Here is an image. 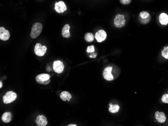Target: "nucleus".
I'll return each mask as SVG.
<instances>
[{
    "mask_svg": "<svg viewBox=\"0 0 168 126\" xmlns=\"http://www.w3.org/2000/svg\"><path fill=\"white\" fill-rule=\"evenodd\" d=\"M155 118L157 120L158 122L164 123L166 120V117L163 112H159L157 111L155 113Z\"/></svg>",
    "mask_w": 168,
    "mask_h": 126,
    "instance_id": "obj_13",
    "label": "nucleus"
},
{
    "mask_svg": "<svg viewBox=\"0 0 168 126\" xmlns=\"http://www.w3.org/2000/svg\"><path fill=\"white\" fill-rule=\"evenodd\" d=\"M112 70V67H107L104 70L103 72V77L108 81H111L112 80H113V76L111 74Z\"/></svg>",
    "mask_w": 168,
    "mask_h": 126,
    "instance_id": "obj_9",
    "label": "nucleus"
},
{
    "mask_svg": "<svg viewBox=\"0 0 168 126\" xmlns=\"http://www.w3.org/2000/svg\"><path fill=\"white\" fill-rule=\"evenodd\" d=\"M95 51L94 46L93 45L92 46H89L87 47V52L88 53L94 52Z\"/></svg>",
    "mask_w": 168,
    "mask_h": 126,
    "instance_id": "obj_22",
    "label": "nucleus"
},
{
    "mask_svg": "<svg viewBox=\"0 0 168 126\" xmlns=\"http://www.w3.org/2000/svg\"><path fill=\"white\" fill-rule=\"evenodd\" d=\"M70 26L68 24H66L64 25L62 28V34L63 37L66 38H68L71 37V34L70 32Z\"/></svg>",
    "mask_w": 168,
    "mask_h": 126,
    "instance_id": "obj_14",
    "label": "nucleus"
},
{
    "mask_svg": "<svg viewBox=\"0 0 168 126\" xmlns=\"http://www.w3.org/2000/svg\"><path fill=\"white\" fill-rule=\"evenodd\" d=\"M159 21L162 25H167L168 24V16L164 13L160 14L159 16Z\"/></svg>",
    "mask_w": 168,
    "mask_h": 126,
    "instance_id": "obj_15",
    "label": "nucleus"
},
{
    "mask_svg": "<svg viewBox=\"0 0 168 126\" xmlns=\"http://www.w3.org/2000/svg\"><path fill=\"white\" fill-rule=\"evenodd\" d=\"M64 65L60 60H57L53 62V68L55 72L57 74H61L64 70Z\"/></svg>",
    "mask_w": 168,
    "mask_h": 126,
    "instance_id": "obj_7",
    "label": "nucleus"
},
{
    "mask_svg": "<svg viewBox=\"0 0 168 126\" xmlns=\"http://www.w3.org/2000/svg\"><path fill=\"white\" fill-rule=\"evenodd\" d=\"M10 34L8 30L1 27L0 28V39L3 41H7L10 38Z\"/></svg>",
    "mask_w": 168,
    "mask_h": 126,
    "instance_id": "obj_11",
    "label": "nucleus"
},
{
    "mask_svg": "<svg viewBox=\"0 0 168 126\" xmlns=\"http://www.w3.org/2000/svg\"><path fill=\"white\" fill-rule=\"evenodd\" d=\"M162 101L164 103L168 104V94H165L162 97Z\"/></svg>",
    "mask_w": 168,
    "mask_h": 126,
    "instance_id": "obj_21",
    "label": "nucleus"
},
{
    "mask_svg": "<svg viewBox=\"0 0 168 126\" xmlns=\"http://www.w3.org/2000/svg\"><path fill=\"white\" fill-rule=\"evenodd\" d=\"M35 123L38 126H46L47 124L46 118L44 115H39L36 118Z\"/></svg>",
    "mask_w": 168,
    "mask_h": 126,
    "instance_id": "obj_12",
    "label": "nucleus"
},
{
    "mask_svg": "<svg viewBox=\"0 0 168 126\" xmlns=\"http://www.w3.org/2000/svg\"><path fill=\"white\" fill-rule=\"evenodd\" d=\"M2 86H3V83H2V81H0V88L1 89L2 87Z\"/></svg>",
    "mask_w": 168,
    "mask_h": 126,
    "instance_id": "obj_24",
    "label": "nucleus"
},
{
    "mask_svg": "<svg viewBox=\"0 0 168 126\" xmlns=\"http://www.w3.org/2000/svg\"><path fill=\"white\" fill-rule=\"evenodd\" d=\"M109 111L110 112L112 113H116L119 111L120 107L118 105H113L112 104H109Z\"/></svg>",
    "mask_w": 168,
    "mask_h": 126,
    "instance_id": "obj_18",
    "label": "nucleus"
},
{
    "mask_svg": "<svg viewBox=\"0 0 168 126\" xmlns=\"http://www.w3.org/2000/svg\"><path fill=\"white\" fill-rule=\"evenodd\" d=\"M114 24L117 28H122L125 24L124 16L118 14L115 16L114 20Z\"/></svg>",
    "mask_w": 168,
    "mask_h": 126,
    "instance_id": "obj_4",
    "label": "nucleus"
},
{
    "mask_svg": "<svg viewBox=\"0 0 168 126\" xmlns=\"http://www.w3.org/2000/svg\"><path fill=\"white\" fill-rule=\"evenodd\" d=\"M95 37L98 42H101L106 39L107 34L106 32L103 30H99L95 34Z\"/></svg>",
    "mask_w": 168,
    "mask_h": 126,
    "instance_id": "obj_10",
    "label": "nucleus"
},
{
    "mask_svg": "<svg viewBox=\"0 0 168 126\" xmlns=\"http://www.w3.org/2000/svg\"><path fill=\"white\" fill-rule=\"evenodd\" d=\"M85 39L87 42H91L94 39V36L91 33H87L85 34Z\"/></svg>",
    "mask_w": 168,
    "mask_h": 126,
    "instance_id": "obj_19",
    "label": "nucleus"
},
{
    "mask_svg": "<svg viewBox=\"0 0 168 126\" xmlns=\"http://www.w3.org/2000/svg\"><path fill=\"white\" fill-rule=\"evenodd\" d=\"M2 120L4 123H8L10 122L12 120L11 113L10 112H5L2 116Z\"/></svg>",
    "mask_w": 168,
    "mask_h": 126,
    "instance_id": "obj_17",
    "label": "nucleus"
},
{
    "mask_svg": "<svg viewBox=\"0 0 168 126\" xmlns=\"http://www.w3.org/2000/svg\"><path fill=\"white\" fill-rule=\"evenodd\" d=\"M55 9L57 13H62L66 11L67 8L64 2L63 1H59V2L55 3Z\"/></svg>",
    "mask_w": 168,
    "mask_h": 126,
    "instance_id": "obj_8",
    "label": "nucleus"
},
{
    "mask_svg": "<svg viewBox=\"0 0 168 126\" xmlns=\"http://www.w3.org/2000/svg\"><path fill=\"white\" fill-rule=\"evenodd\" d=\"M131 0H120V2L123 5H128L130 4Z\"/></svg>",
    "mask_w": 168,
    "mask_h": 126,
    "instance_id": "obj_23",
    "label": "nucleus"
},
{
    "mask_svg": "<svg viewBox=\"0 0 168 126\" xmlns=\"http://www.w3.org/2000/svg\"><path fill=\"white\" fill-rule=\"evenodd\" d=\"M68 126H77L76 124H69Z\"/></svg>",
    "mask_w": 168,
    "mask_h": 126,
    "instance_id": "obj_25",
    "label": "nucleus"
},
{
    "mask_svg": "<svg viewBox=\"0 0 168 126\" xmlns=\"http://www.w3.org/2000/svg\"><path fill=\"white\" fill-rule=\"evenodd\" d=\"M47 47L46 46H42L40 43L36 44L34 47V53L38 56H42L46 54Z\"/></svg>",
    "mask_w": 168,
    "mask_h": 126,
    "instance_id": "obj_5",
    "label": "nucleus"
},
{
    "mask_svg": "<svg viewBox=\"0 0 168 126\" xmlns=\"http://www.w3.org/2000/svg\"><path fill=\"white\" fill-rule=\"evenodd\" d=\"M17 98V94L15 92L10 91L7 92L3 97V101L4 104H8L11 103L15 101Z\"/></svg>",
    "mask_w": 168,
    "mask_h": 126,
    "instance_id": "obj_2",
    "label": "nucleus"
},
{
    "mask_svg": "<svg viewBox=\"0 0 168 126\" xmlns=\"http://www.w3.org/2000/svg\"><path fill=\"white\" fill-rule=\"evenodd\" d=\"M42 30V25L39 23H34L32 26L30 33L31 38L35 39L39 36Z\"/></svg>",
    "mask_w": 168,
    "mask_h": 126,
    "instance_id": "obj_1",
    "label": "nucleus"
},
{
    "mask_svg": "<svg viewBox=\"0 0 168 126\" xmlns=\"http://www.w3.org/2000/svg\"><path fill=\"white\" fill-rule=\"evenodd\" d=\"M162 55L165 59H168V46L164 47V48L162 52Z\"/></svg>",
    "mask_w": 168,
    "mask_h": 126,
    "instance_id": "obj_20",
    "label": "nucleus"
},
{
    "mask_svg": "<svg viewBox=\"0 0 168 126\" xmlns=\"http://www.w3.org/2000/svg\"><path fill=\"white\" fill-rule=\"evenodd\" d=\"M60 97L63 101H70L72 98V95L68 92L64 91L61 93Z\"/></svg>",
    "mask_w": 168,
    "mask_h": 126,
    "instance_id": "obj_16",
    "label": "nucleus"
},
{
    "mask_svg": "<svg viewBox=\"0 0 168 126\" xmlns=\"http://www.w3.org/2000/svg\"><path fill=\"white\" fill-rule=\"evenodd\" d=\"M50 76L48 74H42L36 76V81L41 85H47L50 82Z\"/></svg>",
    "mask_w": 168,
    "mask_h": 126,
    "instance_id": "obj_3",
    "label": "nucleus"
},
{
    "mask_svg": "<svg viewBox=\"0 0 168 126\" xmlns=\"http://www.w3.org/2000/svg\"><path fill=\"white\" fill-rule=\"evenodd\" d=\"M151 18L149 14L147 11L141 12L140 13V21L143 24H147L149 22Z\"/></svg>",
    "mask_w": 168,
    "mask_h": 126,
    "instance_id": "obj_6",
    "label": "nucleus"
}]
</instances>
